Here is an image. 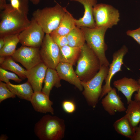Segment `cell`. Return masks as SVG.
<instances>
[{
  "mask_svg": "<svg viewBox=\"0 0 140 140\" xmlns=\"http://www.w3.org/2000/svg\"><path fill=\"white\" fill-rule=\"evenodd\" d=\"M11 5L13 8L19 9L20 4V0H11L10 1Z\"/></svg>",
  "mask_w": 140,
  "mask_h": 140,
  "instance_id": "33",
  "label": "cell"
},
{
  "mask_svg": "<svg viewBox=\"0 0 140 140\" xmlns=\"http://www.w3.org/2000/svg\"><path fill=\"white\" fill-rule=\"evenodd\" d=\"M15 73L11 72L0 67V81L8 83L10 82L9 80H12L15 82L20 83L22 79L19 78Z\"/></svg>",
  "mask_w": 140,
  "mask_h": 140,
  "instance_id": "27",
  "label": "cell"
},
{
  "mask_svg": "<svg viewBox=\"0 0 140 140\" xmlns=\"http://www.w3.org/2000/svg\"><path fill=\"white\" fill-rule=\"evenodd\" d=\"M131 140H140V124L135 128L134 134Z\"/></svg>",
  "mask_w": 140,
  "mask_h": 140,
  "instance_id": "32",
  "label": "cell"
},
{
  "mask_svg": "<svg viewBox=\"0 0 140 140\" xmlns=\"http://www.w3.org/2000/svg\"><path fill=\"white\" fill-rule=\"evenodd\" d=\"M109 66H101L97 73L91 79L85 82H81L84 90L83 94L88 104L95 108L101 94L102 85L107 75Z\"/></svg>",
  "mask_w": 140,
  "mask_h": 140,
  "instance_id": "6",
  "label": "cell"
},
{
  "mask_svg": "<svg viewBox=\"0 0 140 140\" xmlns=\"http://www.w3.org/2000/svg\"><path fill=\"white\" fill-rule=\"evenodd\" d=\"M15 61L11 56L6 57L4 61L0 64L1 67L12 72L17 75L22 79L26 78V70Z\"/></svg>",
  "mask_w": 140,
  "mask_h": 140,
  "instance_id": "26",
  "label": "cell"
},
{
  "mask_svg": "<svg viewBox=\"0 0 140 140\" xmlns=\"http://www.w3.org/2000/svg\"><path fill=\"white\" fill-rule=\"evenodd\" d=\"M75 72L81 82L92 78L98 72L101 65L97 56L87 43L81 47Z\"/></svg>",
  "mask_w": 140,
  "mask_h": 140,
  "instance_id": "3",
  "label": "cell"
},
{
  "mask_svg": "<svg viewBox=\"0 0 140 140\" xmlns=\"http://www.w3.org/2000/svg\"><path fill=\"white\" fill-rule=\"evenodd\" d=\"M30 25L19 34V42L22 45L40 47L45 33L40 25L32 18Z\"/></svg>",
  "mask_w": 140,
  "mask_h": 140,
  "instance_id": "9",
  "label": "cell"
},
{
  "mask_svg": "<svg viewBox=\"0 0 140 140\" xmlns=\"http://www.w3.org/2000/svg\"><path fill=\"white\" fill-rule=\"evenodd\" d=\"M138 83L140 85V78L138 80ZM134 100L137 101H140V86L137 92V93L135 94L134 97Z\"/></svg>",
  "mask_w": 140,
  "mask_h": 140,
  "instance_id": "34",
  "label": "cell"
},
{
  "mask_svg": "<svg viewBox=\"0 0 140 140\" xmlns=\"http://www.w3.org/2000/svg\"><path fill=\"white\" fill-rule=\"evenodd\" d=\"M62 105L63 110L67 113H72L75 110L76 105L74 102L72 101H64L62 102Z\"/></svg>",
  "mask_w": 140,
  "mask_h": 140,
  "instance_id": "30",
  "label": "cell"
},
{
  "mask_svg": "<svg viewBox=\"0 0 140 140\" xmlns=\"http://www.w3.org/2000/svg\"><path fill=\"white\" fill-rule=\"evenodd\" d=\"M114 86L125 96L127 104L131 102L132 95L137 92L140 85L138 81L132 78L124 77L114 81Z\"/></svg>",
  "mask_w": 140,
  "mask_h": 140,
  "instance_id": "17",
  "label": "cell"
},
{
  "mask_svg": "<svg viewBox=\"0 0 140 140\" xmlns=\"http://www.w3.org/2000/svg\"><path fill=\"white\" fill-rule=\"evenodd\" d=\"M12 57L14 61L21 64L26 70L43 62L40 53V47L22 45L16 50Z\"/></svg>",
  "mask_w": 140,
  "mask_h": 140,
  "instance_id": "10",
  "label": "cell"
},
{
  "mask_svg": "<svg viewBox=\"0 0 140 140\" xmlns=\"http://www.w3.org/2000/svg\"><path fill=\"white\" fill-rule=\"evenodd\" d=\"M29 0H20L19 8H13L7 4L0 13V37L19 34L31 23L27 17Z\"/></svg>",
  "mask_w": 140,
  "mask_h": 140,
  "instance_id": "1",
  "label": "cell"
},
{
  "mask_svg": "<svg viewBox=\"0 0 140 140\" xmlns=\"http://www.w3.org/2000/svg\"><path fill=\"white\" fill-rule=\"evenodd\" d=\"M126 33L128 36L132 38L140 45V27L134 30H129Z\"/></svg>",
  "mask_w": 140,
  "mask_h": 140,
  "instance_id": "31",
  "label": "cell"
},
{
  "mask_svg": "<svg viewBox=\"0 0 140 140\" xmlns=\"http://www.w3.org/2000/svg\"><path fill=\"white\" fill-rule=\"evenodd\" d=\"M40 53L42 62L47 68L55 69L60 62V48L50 34L45 36L40 47Z\"/></svg>",
  "mask_w": 140,
  "mask_h": 140,
  "instance_id": "8",
  "label": "cell"
},
{
  "mask_svg": "<svg viewBox=\"0 0 140 140\" xmlns=\"http://www.w3.org/2000/svg\"><path fill=\"white\" fill-rule=\"evenodd\" d=\"M29 1L35 5L38 4L40 1V0H29Z\"/></svg>",
  "mask_w": 140,
  "mask_h": 140,
  "instance_id": "38",
  "label": "cell"
},
{
  "mask_svg": "<svg viewBox=\"0 0 140 140\" xmlns=\"http://www.w3.org/2000/svg\"><path fill=\"white\" fill-rule=\"evenodd\" d=\"M101 103L105 110L111 116L114 115L117 112H123L126 110L114 88H112L107 93L102 99Z\"/></svg>",
  "mask_w": 140,
  "mask_h": 140,
  "instance_id": "12",
  "label": "cell"
},
{
  "mask_svg": "<svg viewBox=\"0 0 140 140\" xmlns=\"http://www.w3.org/2000/svg\"><path fill=\"white\" fill-rule=\"evenodd\" d=\"M80 28L84 33L86 43L98 57L101 66H109L110 64L106 55L108 46L104 40L105 34L108 27L103 26L93 28Z\"/></svg>",
  "mask_w": 140,
  "mask_h": 140,
  "instance_id": "5",
  "label": "cell"
},
{
  "mask_svg": "<svg viewBox=\"0 0 140 140\" xmlns=\"http://www.w3.org/2000/svg\"><path fill=\"white\" fill-rule=\"evenodd\" d=\"M66 9L65 7L57 3L54 6L35 11L32 14V18L40 25L45 33L50 34L58 26Z\"/></svg>",
  "mask_w": 140,
  "mask_h": 140,
  "instance_id": "4",
  "label": "cell"
},
{
  "mask_svg": "<svg viewBox=\"0 0 140 140\" xmlns=\"http://www.w3.org/2000/svg\"><path fill=\"white\" fill-rule=\"evenodd\" d=\"M7 4L6 2V0H0V10L1 11L4 10Z\"/></svg>",
  "mask_w": 140,
  "mask_h": 140,
  "instance_id": "35",
  "label": "cell"
},
{
  "mask_svg": "<svg viewBox=\"0 0 140 140\" xmlns=\"http://www.w3.org/2000/svg\"><path fill=\"white\" fill-rule=\"evenodd\" d=\"M60 80L55 69L48 68L44 81V86L42 91L49 96L51 91L53 87L58 88L61 86Z\"/></svg>",
  "mask_w": 140,
  "mask_h": 140,
  "instance_id": "20",
  "label": "cell"
},
{
  "mask_svg": "<svg viewBox=\"0 0 140 140\" xmlns=\"http://www.w3.org/2000/svg\"><path fill=\"white\" fill-rule=\"evenodd\" d=\"M8 137L6 135H1L0 137V140H6Z\"/></svg>",
  "mask_w": 140,
  "mask_h": 140,
  "instance_id": "37",
  "label": "cell"
},
{
  "mask_svg": "<svg viewBox=\"0 0 140 140\" xmlns=\"http://www.w3.org/2000/svg\"><path fill=\"white\" fill-rule=\"evenodd\" d=\"M16 96L8 88L6 83L0 81V103L7 99L15 98Z\"/></svg>",
  "mask_w": 140,
  "mask_h": 140,
  "instance_id": "28",
  "label": "cell"
},
{
  "mask_svg": "<svg viewBox=\"0 0 140 140\" xmlns=\"http://www.w3.org/2000/svg\"><path fill=\"white\" fill-rule=\"evenodd\" d=\"M65 129L64 120L48 114L44 116L36 123L34 131L40 140H60L64 137Z\"/></svg>",
  "mask_w": 140,
  "mask_h": 140,
  "instance_id": "2",
  "label": "cell"
},
{
  "mask_svg": "<svg viewBox=\"0 0 140 140\" xmlns=\"http://www.w3.org/2000/svg\"><path fill=\"white\" fill-rule=\"evenodd\" d=\"M66 36L68 45L71 46L81 47L85 43L83 32L80 28L76 26Z\"/></svg>",
  "mask_w": 140,
  "mask_h": 140,
  "instance_id": "25",
  "label": "cell"
},
{
  "mask_svg": "<svg viewBox=\"0 0 140 140\" xmlns=\"http://www.w3.org/2000/svg\"><path fill=\"white\" fill-rule=\"evenodd\" d=\"M4 44V40L3 37H0V50L3 46Z\"/></svg>",
  "mask_w": 140,
  "mask_h": 140,
  "instance_id": "36",
  "label": "cell"
},
{
  "mask_svg": "<svg viewBox=\"0 0 140 140\" xmlns=\"http://www.w3.org/2000/svg\"><path fill=\"white\" fill-rule=\"evenodd\" d=\"M16 34L7 35L3 37L4 44L0 50V57L12 56L16 50L17 45L19 42L18 35Z\"/></svg>",
  "mask_w": 140,
  "mask_h": 140,
  "instance_id": "23",
  "label": "cell"
},
{
  "mask_svg": "<svg viewBox=\"0 0 140 140\" xmlns=\"http://www.w3.org/2000/svg\"><path fill=\"white\" fill-rule=\"evenodd\" d=\"M47 68L41 62L28 70H26V75L27 81L31 86L34 92L41 91L42 84Z\"/></svg>",
  "mask_w": 140,
  "mask_h": 140,
  "instance_id": "13",
  "label": "cell"
},
{
  "mask_svg": "<svg viewBox=\"0 0 140 140\" xmlns=\"http://www.w3.org/2000/svg\"><path fill=\"white\" fill-rule=\"evenodd\" d=\"M128 104L125 115L135 129L140 123V101L132 100Z\"/></svg>",
  "mask_w": 140,
  "mask_h": 140,
  "instance_id": "24",
  "label": "cell"
},
{
  "mask_svg": "<svg viewBox=\"0 0 140 140\" xmlns=\"http://www.w3.org/2000/svg\"><path fill=\"white\" fill-rule=\"evenodd\" d=\"M113 126L115 131L118 133L130 139L134 135L135 129L126 115L116 121Z\"/></svg>",
  "mask_w": 140,
  "mask_h": 140,
  "instance_id": "21",
  "label": "cell"
},
{
  "mask_svg": "<svg viewBox=\"0 0 140 140\" xmlns=\"http://www.w3.org/2000/svg\"><path fill=\"white\" fill-rule=\"evenodd\" d=\"M73 65L60 62L57 66L56 70L61 80H65L75 86L80 91L83 89L81 81L74 71Z\"/></svg>",
  "mask_w": 140,
  "mask_h": 140,
  "instance_id": "15",
  "label": "cell"
},
{
  "mask_svg": "<svg viewBox=\"0 0 140 140\" xmlns=\"http://www.w3.org/2000/svg\"><path fill=\"white\" fill-rule=\"evenodd\" d=\"M49 96L42 91L34 92L30 102L35 111L41 113L54 114L53 103Z\"/></svg>",
  "mask_w": 140,
  "mask_h": 140,
  "instance_id": "16",
  "label": "cell"
},
{
  "mask_svg": "<svg viewBox=\"0 0 140 140\" xmlns=\"http://www.w3.org/2000/svg\"><path fill=\"white\" fill-rule=\"evenodd\" d=\"M93 16L96 27L107 26L111 28L120 20L118 10L111 5L104 3H97L94 6Z\"/></svg>",
  "mask_w": 140,
  "mask_h": 140,
  "instance_id": "7",
  "label": "cell"
},
{
  "mask_svg": "<svg viewBox=\"0 0 140 140\" xmlns=\"http://www.w3.org/2000/svg\"><path fill=\"white\" fill-rule=\"evenodd\" d=\"M128 52V49L125 45L115 52L113 55V60L109 65L108 73L105 79V85L102 87V90L100 99L106 95L112 88L110 82L112 78L117 72L122 71L121 66L123 64L124 57Z\"/></svg>",
  "mask_w": 140,
  "mask_h": 140,
  "instance_id": "11",
  "label": "cell"
},
{
  "mask_svg": "<svg viewBox=\"0 0 140 140\" xmlns=\"http://www.w3.org/2000/svg\"><path fill=\"white\" fill-rule=\"evenodd\" d=\"M75 19L66 9L58 26L52 32L60 35L66 36L76 26Z\"/></svg>",
  "mask_w": 140,
  "mask_h": 140,
  "instance_id": "22",
  "label": "cell"
},
{
  "mask_svg": "<svg viewBox=\"0 0 140 140\" xmlns=\"http://www.w3.org/2000/svg\"><path fill=\"white\" fill-rule=\"evenodd\" d=\"M78 2L83 6L84 13L83 17L78 19H75L76 26L93 28L96 27L93 16L94 6L97 4V0H70Z\"/></svg>",
  "mask_w": 140,
  "mask_h": 140,
  "instance_id": "14",
  "label": "cell"
},
{
  "mask_svg": "<svg viewBox=\"0 0 140 140\" xmlns=\"http://www.w3.org/2000/svg\"><path fill=\"white\" fill-rule=\"evenodd\" d=\"M50 34L53 40L60 48L68 45L66 36L60 35L53 32Z\"/></svg>",
  "mask_w": 140,
  "mask_h": 140,
  "instance_id": "29",
  "label": "cell"
},
{
  "mask_svg": "<svg viewBox=\"0 0 140 140\" xmlns=\"http://www.w3.org/2000/svg\"><path fill=\"white\" fill-rule=\"evenodd\" d=\"M81 47H71L68 45L60 48V62L75 65L80 55Z\"/></svg>",
  "mask_w": 140,
  "mask_h": 140,
  "instance_id": "19",
  "label": "cell"
},
{
  "mask_svg": "<svg viewBox=\"0 0 140 140\" xmlns=\"http://www.w3.org/2000/svg\"><path fill=\"white\" fill-rule=\"evenodd\" d=\"M6 85L10 90L19 98L30 102L34 91L28 81L19 85L13 84L9 82Z\"/></svg>",
  "mask_w": 140,
  "mask_h": 140,
  "instance_id": "18",
  "label": "cell"
}]
</instances>
